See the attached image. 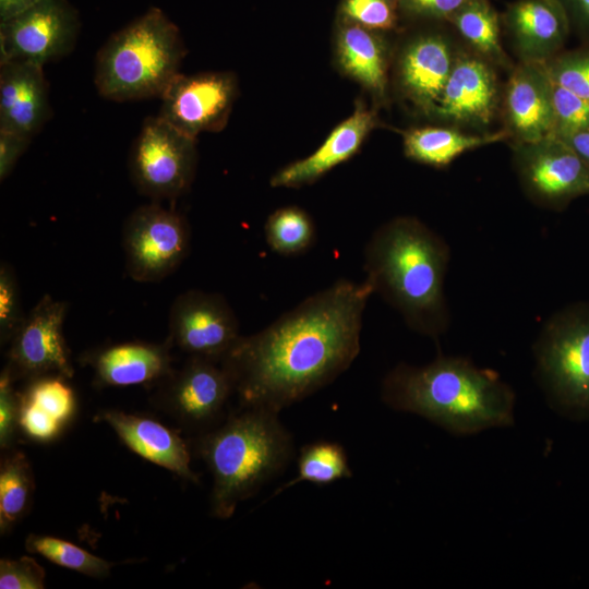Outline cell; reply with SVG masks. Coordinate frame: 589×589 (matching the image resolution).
<instances>
[{"instance_id": "18", "label": "cell", "mask_w": 589, "mask_h": 589, "mask_svg": "<svg viewBox=\"0 0 589 589\" xmlns=\"http://www.w3.org/2000/svg\"><path fill=\"white\" fill-rule=\"evenodd\" d=\"M392 34L335 21L334 60L338 71L362 86L375 106L388 100L395 44Z\"/></svg>"}, {"instance_id": "30", "label": "cell", "mask_w": 589, "mask_h": 589, "mask_svg": "<svg viewBox=\"0 0 589 589\" xmlns=\"http://www.w3.org/2000/svg\"><path fill=\"white\" fill-rule=\"evenodd\" d=\"M25 549L50 562L86 576L103 578L110 574L113 564L96 556L67 540L50 536L29 534Z\"/></svg>"}, {"instance_id": "31", "label": "cell", "mask_w": 589, "mask_h": 589, "mask_svg": "<svg viewBox=\"0 0 589 589\" xmlns=\"http://www.w3.org/2000/svg\"><path fill=\"white\" fill-rule=\"evenodd\" d=\"M336 20L387 34L405 23L399 0H339Z\"/></svg>"}, {"instance_id": "10", "label": "cell", "mask_w": 589, "mask_h": 589, "mask_svg": "<svg viewBox=\"0 0 589 589\" xmlns=\"http://www.w3.org/2000/svg\"><path fill=\"white\" fill-rule=\"evenodd\" d=\"M190 240L189 225L176 211L153 203L137 207L123 226L127 273L140 283L164 279L185 259Z\"/></svg>"}, {"instance_id": "17", "label": "cell", "mask_w": 589, "mask_h": 589, "mask_svg": "<svg viewBox=\"0 0 589 589\" xmlns=\"http://www.w3.org/2000/svg\"><path fill=\"white\" fill-rule=\"evenodd\" d=\"M552 87L545 63L519 61L509 71L500 116L512 144L554 135Z\"/></svg>"}, {"instance_id": "15", "label": "cell", "mask_w": 589, "mask_h": 589, "mask_svg": "<svg viewBox=\"0 0 589 589\" xmlns=\"http://www.w3.org/2000/svg\"><path fill=\"white\" fill-rule=\"evenodd\" d=\"M240 336L232 309L218 293L189 290L171 304L168 340L191 357L221 361Z\"/></svg>"}, {"instance_id": "36", "label": "cell", "mask_w": 589, "mask_h": 589, "mask_svg": "<svg viewBox=\"0 0 589 589\" xmlns=\"http://www.w3.org/2000/svg\"><path fill=\"white\" fill-rule=\"evenodd\" d=\"M473 0H399L405 23H447Z\"/></svg>"}, {"instance_id": "38", "label": "cell", "mask_w": 589, "mask_h": 589, "mask_svg": "<svg viewBox=\"0 0 589 589\" xmlns=\"http://www.w3.org/2000/svg\"><path fill=\"white\" fill-rule=\"evenodd\" d=\"M29 137L0 130V180L3 181L13 171L19 158L23 155Z\"/></svg>"}, {"instance_id": "5", "label": "cell", "mask_w": 589, "mask_h": 589, "mask_svg": "<svg viewBox=\"0 0 589 589\" xmlns=\"http://www.w3.org/2000/svg\"><path fill=\"white\" fill-rule=\"evenodd\" d=\"M187 50L179 28L158 8L112 34L95 59L94 82L113 101L160 97Z\"/></svg>"}, {"instance_id": "16", "label": "cell", "mask_w": 589, "mask_h": 589, "mask_svg": "<svg viewBox=\"0 0 589 589\" xmlns=\"http://www.w3.org/2000/svg\"><path fill=\"white\" fill-rule=\"evenodd\" d=\"M235 394L233 384L220 361L191 357L164 380L157 404L189 428H208L221 416Z\"/></svg>"}, {"instance_id": "7", "label": "cell", "mask_w": 589, "mask_h": 589, "mask_svg": "<svg viewBox=\"0 0 589 589\" xmlns=\"http://www.w3.org/2000/svg\"><path fill=\"white\" fill-rule=\"evenodd\" d=\"M395 43L392 83L402 100L428 118L462 47L448 23H411Z\"/></svg>"}, {"instance_id": "35", "label": "cell", "mask_w": 589, "mask_h": 589, "mask_svg": "<svg viewBox=\"0 0 589 589\" xmlns=\"http://www.w3.org/2000/svg\"><path fill=\"white\" fill-rule=\"evenodd\" d=\"M14 378L4 366L0 374V447L12 448L20 431V393Z\"/></svg>"}, {"instance_id": "41", "label": "cell", "mask_w": 589, "mask_h": 589, "mask_svg": "<svg viewBox=\"0 0 589 589\" xmlns=\"http://www.w3.org/2000/svg\"><path fill=\"white\" fill-rule=\"evenodd\" d=\"M41 0H0V22L13 17Z\"/></svg>"}, {"instance_id": "33", "label": "cell", "mask_w": 589, "mask_h": 589, "mask_svg": "<svg viewBox=\"0 0 589 589\" xmlns=\"http://www.w3.org/2000/svg\"><path fill=\"white\" fill-rule=\"evenodd\" d=\"M552 100L555 136L566 137L589 128V104L554 82Z\"/></svg>"}, {"instance_id": "40", "label": "cell", "mask_w": 589, "mask_h": 589, "mask_svg": "<svg viewBox=\"0 0 589 589\" xmlns=\"http://www.w3.org/2000/svg\"><path fill=\"white\" fill-rule=\"evenodd\" d=\"M564 140L589 168V128L575 132Z\"/></svg>"}, {"instance_id": "24", "label": "cell", "mask_w": 589, "mask_h": 589, "mask_svg": "<svg viewBox=\"0 0 589 589\" xmlns=\"http://www.w3.org/2000/svg\"><path fill=\"white\" fill-rule=\"evenodd\" d=\"M67 378L44 375L29 380L20 393V431L36 442L61 434L76 411V398Z\"/></svg>"}, {"instance_id": "23", "label": "cell", "mask_w": 589, "mask_h": 589, "mask_svg": "<svg viewBox=\"0 0 589 589\" xmlns=\"http://www.w3.org/2000/svg\"><path fill=\"white\" fill-rule=\"evenodd\" d=\"M170 342L131 341L108 346L84 356L100 386H131L164 381L172 373Z\"/></svg>"}, {"instance_id": "29", "label": "cell", "mask_w": 589, "mask_h": 589, "mask_svg": "<svg viewBox=\"0 0 589 589\" xmlns=\"http://www.w3.org/2000/svg\"><path fill=\"white\" fill-rule=\"evenodd\" d=\"M269 248L283 255L308 250L314 241L315 228L310 215L298 206H285L272 213L265 224Z\"/></svg>"}, {"instance_id": "13", "label": "cell", "mask_w": 589, "mask_h": 589, "mask_svg": "<svg viewBox=\"0 0 589 589\" xmlns=\"http://www.w3.org/2000/svg\"><path fill=\"white\" fill-rule=\"evenodd\" d=\"M238 96L232 72L179 73L161 96L159 117L179 131L197 137L202 132L221 131Z\"/></svg>"}, {"instance_id": "9", "label": "cell", "mask_w": 589, "mask_h": 589, "mask_svg": "<svg viewBox=\"0 0 589 589\" xmlns=\"http://www.w3.org/2000/svg\"><path fill=\"white\" fill-rule=\"evenodd\" d=\"M512 149L519 184L536 205L561 212L589 195V168L561 137L514 143Z\"/></svg>"}, {"instance_id": "20", "label": "cell", "mask_w": 589, "mask_h": 589, "mask_svg": "<svg viewBox=\"0 0 589 589\" xmlns=\"http://www.w3.org/2000/svg\"><path fill=\"white\" fill-rule=\"evenodd\" d=\"M380 124L376 108L358 100L352 113L337 124L309 156L274 173L273 188H301L317 181L358 153L368 135Z\"/></svg>"}, {"instance_id": "19", "label": "cell", "mask_w": 589, "mask_h": 589, "mask_svg": "<svg viewBox=\"0 0 589 589\" xmlns=\"http://www.w3.org/2000/svg\"><path fill=\"white\" fill-rule=\"evenodd\" d=\"M501 19L520 62L545 63L565 49L572 33L560 0H516Z\"/></svg>"}, {"instance_id": "11", "label": "cell", "mask_w": 589, "mask_h": 589, "mask_svg": "<svg viewBox=\"0 0 589 589\" xmlns=\"http://www.w3.org/2000/svg\"><path fill=\"white\" fill-rule=\"evenodd\" d=\"M80 28L79 12L68 0H41L0 22V63L44 67L59 60L73 50Z\"/></svg>"}, {"instance_id": "6", "label": "cell", "mask_w": 589, "mask_h": 589, "mask_svg": "<svg viewBox=\"0 0 589 589\" xmlns=\"http://www.w3.org/2000/svg\"><path fill=\"white\" fill-rule=\"evenodd\" d=\"M532 353L534 377L549 407L572 421L589 420V301L552 313Z\"/></svg>"}, {"instance_id": "26", "label": "cell", "mask_w": 589, "mask_h": 589, "mask_svg": "<svg viewBox=\"0 0 589 589\" xmlns=\"http://www.w3.org/2000/svg\"><path fill=\"white\" fill-rule=\"evenodd\" d=\"M462 44L496 68L514 65L502 45V19L490 0H473L447 22Z\"/></svg>"}, {"instance_id": "39", "label": "cell", "mask_w": 589, "mask_h": 589, "mask_svg": "<svg viewBox=\"0 0 589 589\" xmlns=\"http://www.w3.org/2000/svg\"><path fill=\"white\" fill-rule=\"evenodd\" d=\"M580 43L589 41V0H560Z\"/></svg>"}, {"instance_id": "34", "label": "cell", "mask_w": 589, "mask_h": 589, "mask_svg": "<svg viewBox=\"0 0 589 589\" xmlns=\"http://www.w3.org/2000/svg\"><path fill=\"white\" fill-rule=\"evenodd\" d=\"M25 318L14 269L5 262L0 265V341L10 342Z\"/></svg>"}, {"instance_id": "37", "label": "cell", "mask_w": 589, "mask_h": 589, "mask_svg": "<svg viewBox=\"0 0 589 589\" xmlns=\"http://www.w3.org/2000/svg\"><path fill=\"white\" fill-rule=\"evenodd\" d=\"M45 570L32 557L0 561L1 589H41L45 588Z\"/></svg>"}, {"instance_id": "25", "label": "cell", "mask_w": 589, "mask_h": 589, "mask_svg": "<svg viewBox=\"0 0 589 589\" xmlns=\"http://www.w3.org/2000/svg\"><path fill=\"white\" fill-rule=\"evenodd\" d=\"M401 135L405 156L433 168H445L469 151L509 141L504 129L470 133L447 124L410 128Z\"/></svg>"}, {"instance_id": "2", "label": "cell", "mask_w": 589, "mask_h": 589, "mask_svg": "<svg viewBox=\"0 0 589 589\" xmlns=\"http://www.w3.org/2000/svg\"><path fill=\"white\" fill-rule=\"evenodd\" d=\"M381 399L458 436L515 423L512 386L464 357L438 354L424 365L397 364L382 381Z\"/></svg>"}, {"instance_id": "14", "label": "cell", "mask_w": 589, "mask_h": 589, "mask_svg": "<svg viewBox=\"0 0 589 589\" xmlns=\"http://www.w3.org/2000/svg\"><path fill=\"white\" fill-rule=\"evenodd\" d=\"M68 303L45 294L10 340L5 368L14 381L44 375L71 378L74 369L63 336Z\"/></svg>"}, {"instance_id": "1", "label": "cell", "mask_w": 589, "mask_h": 589, "mask_svg": "<svg viewBox=\"0 0 589 589\" xmlns=\"http://www.w3.org/2000/svg\"><path fill=\"white\" fill-rule=\"evenodd\" d=\"M373 289L340 279L264 329L240 336L220 363L241 407L280 412L330 384L358 357Z\"/></svg>"}, {"instance_id": "8", "label": "cell", "mask_w": 589, "mask_h": 589, "mask_svg": "<svg viewBox=\"0 0 589 589\" xmlns=\"http://www.w3.org/2000/svg\"><path fill=\"white\" fill-rule=\"evenodd\" d=\"M197 165L196 137L161 119L147 117L129 157L137 190L155 200H173L185 193Z\"/></svg>"}, {"instance_id": "32", "label": "cell", "mask_w": 589, "mask_h": 589, "mask_svg": "<svg viewBox=\"0 0 589 589\" xmlns=\"http://www.w3.org/2000/svg\"><path fill=\"white\" fill-rule=\"evenodd\" d=\"M551 80L589 104V41L545 62Z\"/></svg>"}, {"instance_id": "3", "label": "cell", "mask_w": 589, "mask_h": 589, "mask_svg": "<svg viewBox=\"0 0 589 589\" xmlns=\"http://www.w3.org/2000/svg\"><path fill=\"white\" fill-rule=\"evenodd\" d=\"M365 281L413 332L438 339L449 327L447 242L412 216L381 225L364 248Z\"/></svg>"}, {"instance_id": "28", "label": "cell", "mask_w": 589, "mask_h": 589, "mask_svg": "<svg viewBox=\"0 0 589 589\" xmlns=\"http://www.w3.org/2000/svg\"><path fill=\"white\" fill-rule=\"evenodd\" d=\"M351 477L352 470L345 448L336 442L317 441L301 448L296 477L283 484L274 495L300 482L327 485Z\"/></svg>"}, {"instance_id": "22", "label": "cell", "mask_w": 589, "mask_h": 589, "mask_svg": "<svg viewBox=\"0 0 589 589\" xmlns=\"http://www.w3.org/2000/svg\"><path fill=\"white\" fill-rule=\"evenodd\" d=\"M96 419L109 424L136 455L189 482H199L187 443L176 431L146 416L118 410L100 411Z\"/></svg>"}, {"instance_id": "27", "label": "cell", "mask_w": 589, "mask_h": 589, "mask_svg": "<svg viewBox=\"0 0 589 589\" xmlns=\"http://www.w3.org/2000/svg\"><path fill=\"white\" fill-rule=\"evenodd\" d=\"M35 483L29 461L20 450L8 449L0 465V531L10 532L27 514Z\"/></svg>"}, {"instance_id": "12", "label": "cell", "mask_w": 589, "mask_h": 589, "mask_svg": "<svg viewBox=\"0 0 589 589\" xmlns=\"http://www.w3.org/2000/svg\"><path fill=\"white\" fill-rule=\"evenodd\" d=\"M496 69L462 44L426 119L459 129L484 130L501 112L503 88Z\"/></svg>"}, {"instance_id": "4", "label": "cell", "mask_w": 589, "mask_h": 589, "mask_svg": "<svg viewBox=\"0 0 589 589\" xmlns=\"http://www.w3.org/2000/svg\"><path fill=\"white\" fill-rule=\"evenodd\" d=\"M278 412L241 407L195 445L213 477L211 510L230 518L239 503L281 473L294 454L293 438Z\"/></svg>"}, {"instance_id": "21", "label": "cell", "mask_w": 589, "mask_h": 589, "mask_svg": "<svg viewBox=\"0 0 589 589\" xmlns=\"http://www.w3.org/2000/svg\"><path fill=\"white\" fill-rule=\"evenodd\" d=\"M50 113L43 67L20 61L0 63V130L32 139Z\"/></svg>"}]
</instances>
